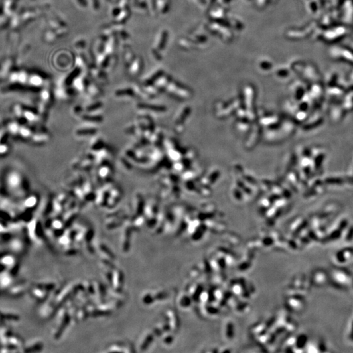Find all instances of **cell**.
Returning <instances> with one entry per match:
<instances>
[{"label": "cell", "mask_w": 353, "mask_h": 353, "mask_svg": "<svg viewBox=\"0 0 353 353\" xmlns=\"http://www.w3.org/2000/svg\"><path fill=\"white\" fill-rule=\"evenodd\" d=\"M349 338L350 339V340H352L353 341V321H352V326H351V330H350V332Z\"/></svg>", "instance_id": "cell-1"}]
</instances>
